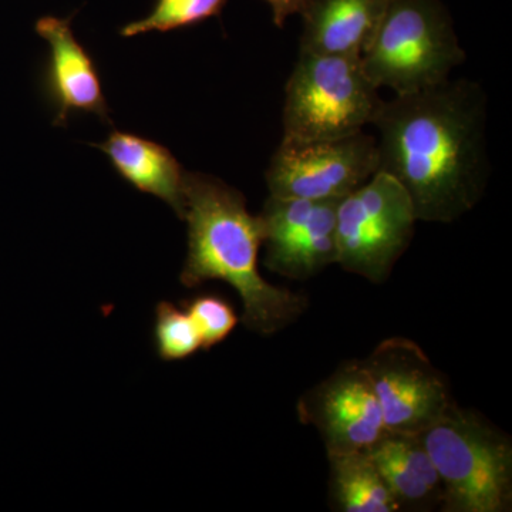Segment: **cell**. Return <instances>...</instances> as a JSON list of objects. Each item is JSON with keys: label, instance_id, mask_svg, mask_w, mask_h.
Masks as SVG:
<instances>
[{"label": "cell", "instance_id": "cell-7", "mask_svg": "<svg viewBox=\"0 0 512 512\" xmlns=\"http://www.w3.org/2000/svg\"><path fill=\"white\" fill-rule=\"evenodd\" d=\"M379 171L376 137L282 140L265 173L269 195L309 201H339Z\"/></svg>", "mask_w": 512, "mask_h": 512}, {"label": "cell", "instance_id": "cell-10", "mask_svg": "<svg viewBox=\"0 0 512 512\" xmlns=\"http://www.w3.org/2000/svg\"><path fill=\"white\" fill-rule=\"evenodd\" d=\"M299 414L319 430L328 454L367 450L387 431L362 363L340 367L306 394Z\"/></svg>", "mask_w": 512, "mask_h": 512}, {"label": "cell", "instance_id": "cell-18", "mask_svg": "<svg viewBox=\"0 0 512 512\" xmlns=\"http://www.w3.org/2000/svg\"><path fill=\"white\" fill-rule=\"evenodd\" d=\"M183 308L200 332L202 349L210 350L224 342L237 328L238 316L231 303L222 296L205 293L184 301Z\"/></svg>", "mask_w": 512, "mask_h": 512}, {"label": "cell", "instance_id": "cell-16", "mask_svg": "<svg viewBox=\"0 0 512 512\" xmlns=\"http://www.w3.org/2000/svg\"><path fill=\"white\" fill-rule=\"evenodd\" d=\"M228 0H157L146 18L128 23L121 36L134 37L150 32H170L198 25L220 16Z\"/></svg>", "mask_w": 512, "mask_h": 512}, {"label": "cell", "instance_id": "cell-6", "mask_svg": "<svg viewBox=\"0 0 512 512\" xmlns=\"http://www.w3.org/2000/svg\"><path fill=\"white\" fill-rule=\"evenodd\" d=\"M416 222L407 191L392 175L377 171L339 201L336 264L350 274L382 284L409 247Z\"/></svg>", "mask_w": 512, "mask_h": 512}, {"label": "cell", "instance_id": "cell-1", "mask_svg": "<svg viewBox=\"0 0 512 512\" xmlns=\"http://www.w3.org/2000/svg\"><path fill=\"white\" fill-rule=\"evenodd\" d=\"M487 120V94L470 79L383 100L372 123L379 171L407 191L417 221L451 224L483 198Z\"/></svg>", "mask_w": 512, "mask_h": 512}, {"label": "cell", "instance_id": "cell-15", "mask_svg": "<svg viewBox=\"0 0 512 512\" xmlns=\"http://www.w3.org/2000/svg\"><path fill=\"white\" fill-rule=\"evenodd\" d=\"M328 456L330 491H332L336 510L342 512L402 510L366 450L328 454Z\"/></svg>", "mask_w": 512, "mask_h": 512}, {"label": "cell", "instance_id": "cell-3", "mask_svg": "<svg viewBox=\"0 0 512 512\" xmlns=\"http://www.w3.org/2000/svg\"><path fill=\"white\" fill-rule=\"evenodd\" d=\"M419 437L439 473L441 511L511 510L512 446L504 433L451 403Z\"/></svg>", "mask_w": 512, "mask_h": 512}, {"label": "cell", "instance_id": "cell-13", "mask_svg": "<svg viewBox=\"0 0 512 512\" xmlns=\"http://www.w3.org/2000/svg\"><path fill=\"white\" fill-rule=\"evenodd\" d=\"M97 147L109 157L111 165L127 183L167 202L184 220L185 171L168 148L121 131H113Z\"/></svg>", "mask_w": 512, "mask_h": 512}, {"label": "cell", "instance_id": "cell-4", "mask_svg": "<svg viewBox=\"0 0 512 512\" xmlns=\"http://www.w3.org/2000/svg\"><path fill=\"white\" fill-rule=\"evenodd\" d=\"M466 57L441 0H390L362 63L377 89L400 96L446 83Z\"/></svg>", "mask_w": 512, "mask_h": 512}, {"label": "cell", "instance_id": "cell-2", "mask_svg": "<svg viewBox=\"0 0 512 512\" xmlns=\"http://www.w3.org/2000/svg\"><path fill=\"white\" fill-rule=\"evenodd\" d=\"M184 220L188 252L181 284L195 288L222 281L238 292L242 322L252 332L271 336L305 312V296L269 284L259 274L264 225L248 211L244 195L214 175L185 173Z\"/></svg>", "mask_w": 512, "mask_h": 512}, {"label": "cell", "instance_id": "cell-8", "mask_svg": "<svg viewBox=\"0 0 512 512\" xmlns=\"http://www.w3.org/2000/svg\"><path fill=\"white\" fill-rule=\"evenodd\" d=\"M362 366L387 431L420 434L454 403L446 380L413 340H383Z\"/></svg>", "mask_w": 512, "mask_h": 512}, {"label": "cell", "instance_id": "cell-9", "mask_svg": "<svg viewBox=\"0 0 512 512\" xmlns=\"http://www.w3.org/2000/svg\"><path fill=\"white\" fill-rule=\"evenodd\" d=\"M339 201L269 195L259 214L264 225L266 268L293 281H305L335 265Z\"/></svg>", "mask_w": 512, "mask_h": 512}, {"label": "cell", "instance_id": "cell-11", "mask_svg": "<svg viewBox=\"0 0 512 512\" xmlns=\"http://www.w3.org/2000/svg\"><path fill=\"white\" fill-rule=\"evenodd\" d=\"M36 32L50 47L47 93L57 109L56 126H66L69 114L84 111L109 120V107L87 50L70 28L69 19L46 16L37 20Z\"/></svg>", "mask_w": 512, "mask_h": 512}, {"label": "cell", "instance_id": "cell-19", "mask_svg": "<svg viewBox=\"0 0 512 512\" xmlns=\"http://www.w3.org/2000/svg\"><path fill=\"white\" fill-rule=\"evenodd\" d=\"M272 10L276 28L282 29L291 16H301L308 8L309 0H265Z\"/></svg>", "mask_w": 512, "mask_h": 512}, {"label": "cell", "instance_id": "cell-17", "mask_svg": "<svg viewBox=\"0 0 512 512\" xmlns=\"http://www.w3.org/2000/svg\"><path fill=\"white\" fill-rule=\"evenodd\" d=\"M156 346L165 362L184 360L202 349L201 336L185 309L170 302H160L156 309Z\"/></svg>", "mask_w": 512, "mask_h": 512}, {"label": "cell", "instance_id": "cell-14", "mask_svg": "<svg viewBox=\"0 0 512 512\" xmlns=\"http://www.w3.org/2000/svg\"><path fill=\"white\" fill-rule=\"evenodd\" d=\"M366 451L402 510L440 507L439 473L419 434L386 431Z\"/></svg>", "mask_w": 512, "mask_h": 512}, {"label": "cell", "instance_id": "cell-5", "mask_svg": "<svg viewBox=\"0 0 512 512\" xmlns=\"http://www.w3.org/2000/svg\"><path fill=\"white\" fill-rule=\"evenodd\" d=\"M362 57L299 52L285 89L286 141L333 140L362 133L382 106Z\"/></svg>", "mask_w": 512, "mask_h": 512}, {"label": "cell", "instance_id": "cell-12", "mask_svg": "<svg viewBox=\"0 0 512 512\" xmlns=\"http://www.w3.org/2000/svg\"><path fill=\"white\" fill-rule=\"evenodd\" d=\"M390 0H309L302 13L299 52L365 55Z\"/></svg>", "mask_w": 512, "mask_h": 512}]
</instances>
